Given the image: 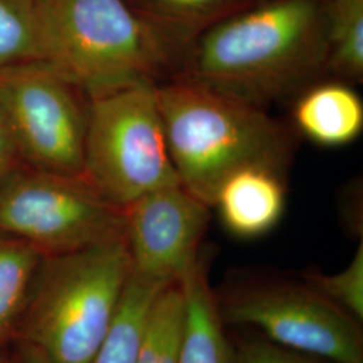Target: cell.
Instances as JSON below:
<instances>
[{
  "mask_svg": "<svg viewBox=\"0 0 363 363\" xmlns=\"http://www.w3.org/2000/svg\"><path fill=\"white\" fill-rule=\"evenodd\" d=\"M325 31L327 6L320 0L250 4L199 34L174 77L262 108L327 72Z\"/></svg>",
  "mask_w": 363,
  "mask_h": 363,
  "instance_id": "1",
  "label": "cell"
},
{
  "mask_svg": "<svg viewBox=\"0 0 363 363\" xmlns=\"http://www.w3.org/2000/svg\"><path fill=\"white\" fill-rule=\"evenodd\" d=\"M35 61L91 96L177 76L184 49L125 0H35Z\"/></svg>",
  "mask_w": 363,
  "mask_h": 363,
  "instance_id": "2",
  "label": "cell"
},
{
  "mask_svg": "<svg viewBox=\"0 0 363 363\" xmlns=\"http://www.w3.org/2000/svg\"><path fill=\"white\" fill-rule=\"evenodd\" d=\"M156 91L179 182L208 208L235 169L262 164L284 172L288 167L292 133L262 108L187 78L166 79Z\"/></svg>",
  "mask_w": 363,
  "mask_h": 363,
  "instance_id": "3",
  "label": "cell"
},
{
  "mask_svg": "<svg viewBox=\"0 0 363 363\" xmlns=\"http://www.w3.org/2000/svg\"><path fill=\"white\" fill-rule=\"evenodd\" d=\"M130 274L125 238L50 256L27 313L31 346L49 363H91Z\"/></svg>",
  "mask_w": 363,
  "mask_h": 363,
  "instance_id": "4",
  "label": "cell"
},
{
  "mask_svg": "<svg viewBox=\"0 0 363 363\" xmlns=\"http://www.w3.org/2000/svg\"><path fill=\"white\" fill-rule=\"evenodd\" d=\"M152 82L91 96L82 177L106 201L130 208L159 189L181 184Z\"/></svg>",
  "mask_w": 363,
  "mask_h": 363,
  "instance_id": "5",
  "label": "cell"
},
{
  "mask_svg": "<svg viewBox=\"0 0 363 363\" xmlns=\"http://www.w3.org/2000/svg\"><path fill=\"white\" fill-rule=\"evenodd\" d=\"M127 210L84 177L38 169L0 183V232L50 256L125 238Z\"/></svg>",
  "mask_w": 363,
  "mask_h": 363,
  "instance_id": "6",
  "label": "cell"
},
{
  "mask_svg": "<svg viewBox=\"0 0 363 363\" xmlns=\"http://www.w3.org/2000/svg\"><path fill=\"white\" fill-rule=\"evenodd\" d=\"M78 91L37 61L0 67V103L16 152L37 169L82 177L88 106Z\"/></svg>",
  "mask_w": 363,
  "mask_h": 363,
  "instance_id": "7",
  "label": "cell"
},
{
  "mask_svg": "<svg viewBox=\"0 0 363 363\" xmlns=\"http://www.w3.org/2000/svg\"><path fill=\"white\" fill-rule=\"evenodd\" d=\"M217 307L222 322L255 327L289 350L334 363H363L358 320L312 286L252 284L217 300Z\"/></svg>",
  "mask_w": 363,
  "mask_h": 363,
  "instance_id": "8",
  "label": "cell"
},
{
  "mask_svg": "<svg viewBox=\"0 0 363 363\" xmlns=\"http://www.w3.org/2000/svg\"><path fill=\"white\" fill-rule=\"evenodd\" d=\"M208 208L182 184L144 195L125 208L130 272L159 286L179 283L199 259Z\"/></svg>",
  "mask_w": 363,
  "mask_h": 363,
  "instance_id": "9",
  "label": "cell"
},
{
  "mask_svg": "<svg viewBox=\"0 0 363 363\" xmlns=\"http://www.w3.org/2000/svg\"><path fill=\"white\" fill-rule=\"evenodd\" d=\"M283 171L262 164L235 169L218 187L214 205L229 233L256 238L271 232L286 208Z\"/></svg>",
  "mask_w": 363,
  "mask_h": 363,
  "instance_id": "10",
  "label": "cell"
},
{
  "mask_svg": "<svg viewBox=\"0 0 363 363\" xmlns=\"http://www.w3.org/2000/svg\"><path fill=\"white\" fill-rule=\"evenodd\" d=\"M292 116L301 135L323 147L346 145L363 130L362 100L343 82L307 86Z\"/></svg>",
  "mask_w": 363,
  "mask_h": 363,
  "instance_id": "11",
  "label": "cell"
},
{
  "mask_svg": "<svg viewBox=\"0 0 363 363\" xmlns=\"http://www.w3.org/2000/svg\"><path fill=\"white\" fill-rule=\"evenodd\" d=\"M186 298V325L181 363H235L223 333L217 300L208 286L206 265L199 259L179 281Z\"/></svg>",
  "mask_w": 363,
  "mask_h": 363,
  "instance_id": "12",
  "label": "cell"
},
{
  "mask_svg": "<svg viewBox=\"0 0 363 363\" xmlns=\"http://www.w3.org/2000/svg\"><path fill=\"white\" fill-rule=\"evenodd\" d=\"M163 288L130 272L113 322L91 363H136L147 315Z\"/></svg>",
  "mask_w": 363,
  "mask_h": 363,
  "instance_id": "13",
  "label": "cell"
},
{
  "mask_svg": "<svg viewBox=\"0 0 363 363\" xmlns=\"http://www.w3.org/2000/svg\"><path fill=\"white\" fill-rule=\"evenodd\" d=\"M250 6V0H138L136 11L186 50L208 27Z\"/></svg>",
  "mask_w": 363,
  "mask_h": 363,
  "instance_id": "14",
  "label": "cell"
},
{
  "mask_svg": "<svg viewBox=\"0 0 363 363\" xmlns=\"http://www.w3.org/2000/svg\"><path fill=\"white\" fill-rule=\"evenodd\" d=\"M186 298L179 283L163 288L151 304L136 363H181Z\"/></svg>",
  "mask_w": 363,
  "mask_h": 363,
  "instance_id": "15",
  "label": "cell"
},
{
  "mask_svg": "<svg viewBox=\"0 0 363 363\" xmlns=\"http://www.w3.org/2000/svg\"><path fill=\"white\" fill-rule=\"evenodd\" d=\"M325 70L346 81L363 78V0H330Z\"/></svg>",
  "mask_w": 363,
  "mask_h": 363,
  "instance_id": "16",
  "label": "cell"
},
{
  "mask_svg": "<svg viewBox=\"0 0 363 363\" xmlns=\"http://www.w3.org/2000/svg\"><path fill=\"white\" fill-rule=\"evenodd\" d=\"M38 250L18 238H0V337L26 301L39 264Z\"/></svg>",
  "mask_w": 363,
  "mask_h": 363,
  "instance_id": "17",
  "label": "cell"
},
{
  "mask_svg": "<svg viewBox=\"0 0 363 363\" xmlns=\"http://www.w3.org/2000/svg\"><path fill=\"white\" fill-rule=\"evenodd\" d=\"M35 61L33 4L0 0V67Z\"/></svg>",
  "mask_w": 363,
  "mask_h": 363,
  "instance_id": "18",
  "label": "cell"
},
{
  "mask_svg": "<svg viewBox=\"0 0 363 363\" xmlns=\"http://www.w3.org/2000/svg\"><path fill=\"white\" fill-rule=\"evenodd\" d=\"M308 286L337 304L354 319H363V242L361 241L350 264L334 274L312 273Z\"/></svg>",
  "mask_w": 363,
  "mask_h": 363,
  "instance_id": "19",
  "label": "cell"
},
{
  "mask_svg": "<svg viewBox=\"0 0 363 363\" xmlns=\"http://www.w3.org/2000/svg\"><path fill=\"white\" fill-rule=\"evenodd\" d=\"M234 354L235 363H319L315 357L289 350L267 337L244 340Z\"/></svg>",
  "mask_w": 363,
  "mask_h": 363,
  "instance_id": "20",
  "label": "cell"
},
{
  "mask_svg": "<svg viewBox=\"0 0 363 363\" xmlns=\"http://www.w3.org/2000/svg\"><path fill=\"white\" fill-rule=\"evenodd\" d=\"M15 154L16 147L13 143V133L0 103V183L10 175V167Z\"/></svg>",
  "mask_w": 363,
  "mask_h": 363,
  "instance_id": "21",
  "label": "cell"
},
{
  "mask_svg": "<svg viewBox=\"0 0 363 363\" xmlns=\"http://www.w3.org/2000/svg\"><path fill=\"white\" fill-rule=\"evenodd\" d=\"M26 363H49V361L37 349L30 346L27 350Z\"/></svg>",
  "mask_w": 363,
  "mask_h": 363,
  "instance_id": "22",
  "label": "cell"
},
{
  "mask_svg": "<svg viewBox=\"0 0 363 363\" xmlns=\"http://www.w3.org/2000/svg\"><path fill=\"white\" fill-rule=\"evenodd\" d=\"M0 363H6V362H3V361H0Z\"/></svg>",
  "mask_w": 363,
  "mask_h": 363,
  "instance_id": "23",
  "label": "cell"
},
{
  "mask_svg": "<svg viewBox=\"0 0 363 363\" xmlns=\"http://www.w3.org/2000/svg\"><path fill=\"white\" fill-rule=\"evenodd\" d=\"M0 339H1V337H0Z\"/></svg>",
  "mask_w": 363,
  "mask_h": 363,
  "instance_id": "24",
  "label": "cell"
}]
</instances>
